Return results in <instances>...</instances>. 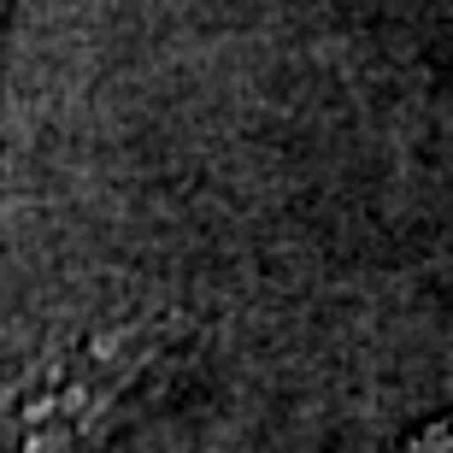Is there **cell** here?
<instances>
[{
  "label": "cell",
  "mask_w": 453,
  "mask_h": 453,
  "mask_svg": "<svg viewBox=\"0 0 453 453\" xmlns=\"http://www.w3.org/2000/svg\"><path fill=\"white\" fill-rule=\"evenodd\" d=\"M388 453H453V412H436L430 424H418L401 448H388Z\"/></svg>",
  "instance_id": "obj_2"
},
{
  "label": "cell",
  "mask_w": 453,
  "mask_h": 453,
  "mask_svg": "<svg viewBox=\"0 0 453 453\" xmlns=\"http://www.w3.org/2000/svg\"><path fill=\"white\" fill-rule=\"evenodd\" d=\"M171 348L148 306L12 319L0 312V453H83Z\"/></svg>",
  "instance_id": "obj_1"
},
{
  "label": "cell",
  "mask_w": 453,
  "mask_h": 453,
  "mask_svg": "<svg viewBox=\"0 0 453 453\" xmlns=\"http://www.w3.org/2000/svg\"><path fill=\"white\" fill-rule=\"evenodd\" d=\"M0 6H6V0H0Z\"/></svg>",
  "instance_id": "obj_3"
}]
</instances>
